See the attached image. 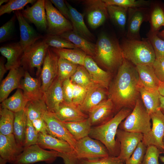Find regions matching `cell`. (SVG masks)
<instances>
[{
  "label": "cell",
  "instance_id": "31",
  "mask_svg": "<svg viewBox=\"0 0 164 164\" xmlns=\"http://www.w3.org/2000/svg\"><path fill=\"white\" fill-rule=\"evenodd\" d=\"M138 77V84L150 88L158 89L160 81L157 77L152 66H135Z\"/></svg>",
  "mask_w": 164,
  "mask_h": 164
},
{
  "label": "cell",
  "instance_id": "18",
  "mask_svg": "<svg viewBox=\"0 0 164 164\" xmlns=\"http://www.w3.org/2000/svg\"><path fill=\"white\" fill-rule=\"evenodd\" d=\"M115 113L113 103L109 98L93 108L88 113L92 126L100 125L107 122Z\"/></svg>",
  "mask_w": 164,
  "mask_h": 164
},
{
  "label": "cell",
  "instance_id": "12",
  "mask_svg": "<svg viewBox=\"0 0 164 164\" xmlns=\"http://www.w3.org/2000/svg\"><path fill=\"white\" fill-rule=\"evenodd\" d=\"M83 2L87 22L92 29L101 26L109 17L107 6L102 0H86Z\"/></svg>",
  "mask_w": 164,
  "mask_h": 164
},
{
  "label": "cell",
  "instance_id": "37",
  "mask_svg": "<svg viewBox=\"0 0 164 164\" xmlns=\"http://www.w3.org/2000/svg\"><path fill=\"white\" fill-rule=\"evenodd\" d=\"M27 116L31 121L40 118H43L48 111L43 98L29 101L25 109Z\"/></svg>",
  "mask_w": 164,
  "mask_h": 164
},
{
  "label": "cell",
  "instance_id": "43",
  "mask_svg": "<svg viewBox=\"0 0 164 164\" xmlns=\"http://www.w3.org/2000/svg\"><path fill=\"white\" fill-rule=\"evenodd\" d=\"M107 6L115 5L126 8L148 7L151 5V2L144 0H102Z\"/></svg>",
  "mask_w": 164,
  "mask_h": 164
},
{
  "label": "cell",
  "instance_id": "62",
  "mask_svg": "<svg viewBox=\"0 0 164 164\" xmlns=\"http://www.w3.org/2000/svg\"><path fill=\"white\" fill-rule=\"evenodd\" d=\"M159 34L162 37L164 38V33H162L160 32Z\"/></svg>",
  "mask_w": 164,
  "mask_h": 164
},
{
  "label": "cell",
  "instance_id": "58",
  "mask_svg": "<svg viewBox=\"0 0 164 164\" xmlns=\"http://www.w3.org/2000/svg\"><path fill=\"white\" fill-rule=\"evenodd\" d=\"M158 90L160 95L164 97V83L160 81Z\"/></svg>",
  "mask_w": 164,
  "mask_h": 164
},
{
  "label": "cell",
  "instance_id": "56",
  "mask_svg": "<svg viewBox=\"0 0 164 164\" xmlns=\"http://www.w3.org/2000/svg\"><path fill=\"white\" fill-rule=\"evenodd\" d=\"M58 157L61 158L64 164H77L78 159L76 156L74 151L72 153H58Z\"/></svg>",
  "mask_w": 164,
  "mask_h": 164
},
{
  "label": "cell",
  "instance_id": "59",
  "mask_svg": "<svg viewBox=\"0 0 164 164\" xmlns=\"http://www.w3.org/2000/svg\"><path fill=\"white\" fill-rule=\"evenodd\" d=\"M160 110L164 115V97L160 95Z\"/></svg>",
  "mask_w": 164,
  "mask_h": 164
},
{
  "label": "cell",
  "instance_id": "45",
  "mask_svg": "<svg viewBox=\"0 0 164 164\" xmlns=\"http://www.w3.org/2000/svg\"><path fill=\"white\" fill-rule=\"evenodd\" d=\"M147 36L153 48L156 58H164V40L160 38L157 33L150 31Z\"/></svg>",
  "mask_w": 164,
  "mask_h": 164
},
{
  "label": "cell",
  "instance_id": "11",
  "mask_svg": "<svg viewBox=\"0 0 164 164\" xmlns=\"http://www.w3.org/2000/svg\"><path fill=\"white\" fill-rule=\"evenodd\" d=\"M150 11L149 7L128 8L126 38L141 39L139 34L140 27L143 22L149 21Z\"/></svg>",
  "mask_w": 164,
  "mask_h": 164
},
{
  "label": "cell",
  "instance_id": "47",
  "mask_svg": "<svg viewBox=\"0 0 164 164\" xmlns=\"http://www.w3.org/2000/svg\"><path fill=\"white\" fill-rule=\"evenodd\" d=\"M38 134L33 125L32 121L27 117L23 146L24 149L31 145L37 144Z\"/></svg>",
  "mask_w": 164,
  "mask_h": 164
},
{
  "label": "cell",
  "instance_id": "20",
  "mask_svg": "<svg viewBox=\"0 0 164 164\" xmlns=\"http://www.w3.org/2000/svg\"><path fill=\"white\" fill-rule=\"evenodd\" d=\"M25 70L21 67L12 69L6 77L2 81L0 86V102L7 98L10 93L15 89H21V79Z\"/></svg>",
  "mask_w": 164,
  "mask_h": 164
},
{
  "label": "cell",
  "instance_id": "40",
  "mask_svg": "<svg viewBox=\"0 0 164 164\" xmlns=\"http://www.w3.org/2000/svg\"><path fill=\"white\" fill-rule=\"evenodd\" d=\"M150 31L157 33L160 28L164 26V11L160 6L157 5L150 7Z\"/></svg>",
  "mask_w": 164,
  "mask_h": 164
},
{
  "label": "cell",
  "instance_id": "6",
  "mask_svg": "<svg viewBox=\"0 0 164 164\" xmlns=\"http://www.w3.org/2000/svg\"><path fill=\"white\" fill-rule=\"evenodd\" d=\"M49 47L43 40L35 42L24 51L21 67L29 72L36 68V75H38L41 72V67Z\"/></svg>",
  "mask_w": 164,
  "mask_h": 164
},
{
  "label": "cell",
  "instance_id": "28",
  "mask_svg": "<svg viewBox=\"0 0 164 164\" xmlns=\"http://www.w3.org/2000/svg\"><path fill=\"white\" fill-rule=\"evenodd\" d=\"M106 89L98 84L87 90L85 98L79 107L84 113H88L94 108L106 100Z\"/></svg>",
  "mask_w": 164,
  "mask_h": 164
},
{
  "label": "cell",
  "instance_id": "16",
  "mask_svg": "<svg viewBox=\"0 0 164 164\" xmlns=\"http://www.w3.org/2000/svg\"><path fill=\"white\" fill-rule=\"evenodd\" d=\"M45 0H38L30 7L21 11L25 19L33 24L38 29L46 31L47 24L45 7Z\"/></svg>",
  "mask_w": 164,
  "mask_h": 164
},
{
  "label": "cell",
  "instance_id": "42",
  "mask_svg": "<svg viewBox=\"0 0 164 164\" xmlns=\"http://www.w3.org/2000/svg\"><path fill=\"white\" fill-rule=\"evenodd\" d=\"M43 40L49 46L57 48L78 49L71 42L60 36L47 34Z\"/></svg>",
  "mask_w": 164,
  "mask_h": 164
},
{
  "label": "cell",
  "instance_id": "21",
  "mask_svg": "<svg viewBox=\"0 0 164 164\" xmlns=\"http://www.w3.org/2000/svg\"><path fill=\"white\" fill-rule=\"evenodd\" d=\"M52 113L63 122L81 121L88 118V115L82 112L78 107L64 101L60 104L57 109Z\"/></svg>",
  "mask_w": 164,
  "mask_h": 164
},
{
  "label": "cell",
  "instance_id": "61",
  "mask_svg": "<svg viewBox=\"0 0 164 164\" xmlns=\"http://www.w3.org/2000/svg\"><path fill=\"white\" fill-rule=\"evenodd\" d=\"M163 149L164 152V147H163ZM161 161L164 163V156H160L159 157Z\"/></svg>",
  "mask_w": 164,
  "mask_h": 164
},
{
  "label": "cell",
  "instance_id": "22",
  "mask_svg": "<svg viewBox=\"0 0 164 164\" xmlns=\"http://www.w3.org/2000/svg\"><path fill=\"white\" fill-rule=\"evenodd\" d=\"M24 49L19 41L8 44L0 47L1 55L7 60L5 64L8 70L21 67Z\"/></svg>",
  "mask_w": 164,
  "mask_h": 164
},
{
  "label": "cell",
  "instance_id": "19",
  "mask_svg": "<svg viewBox=\"0 0 164 164\" xmlns=\"http://www.w3.org/2000/svg\"><path fill=\"white\" fill-rule=\"evenodd\" d=\"M15 13L19 27L20 40L19 41L24 51L40 39L43 38V36L38 33L29 24L20 11H15Z\"/></svg>",
  "mask_w": 164,
  "mask_h": 164
},
{
  "label": "cell",
  "instance_id": "25",
  "mask_svg": "<svg viewBox=\"0 0 164 164\" xmlns=\"http://www.w3.org/2000/svg\"><path fill=\"white\" fill-rule=\"evenodd\" d=\"M21 84L23 94L29 101L43 98L44 93L39 79L31 76L27 71L25 70Z\"/></svg>",
  "mask_w": 164,
  "mask_h": 164
},
{
  "label": "cell",
  "instance_id": "48",
  "mask_svg": "<svg viewBox=\"0 0 164 164\" xmlns=\"http://www.w3.org/2000/svg\"><path fill=\"white\" fill-rule=\"evenodd\" d=\"M162 152L155 146L147 147L145 153L141 164H159V158Z\"/></svg>",
  "mask_w": 164,
  "mask_h": 164
},
{
  "label": "cell",
  "instance_id": "57",
  "mask_svg": "<svg viewBox=\"0 0 164 164\" xmlns=\"http://www.w3.org/2000/svg\"><path fill=\"white\" fill-rule=\"evenodd\" d=\"M7 70L5 64H4V59L1 57L0 59V81L2 80L3 77L6 73Z\"/></svg>",
  "mask_w": 164,
  "mask_h": 164
},
{
  "label": "cell",
  "instance_id": "26",
  "mask_svg": "<svg viewBox=\"0 0 164 164\" xmlns=\"http://www.w3.org/2000/svg\"><path fill=\"white\" fill-rule=\"evenodd\" d=\"M37 144L43 149H51L59 153H68L74 152L68 142L48 134L39 133Z\"/></svg>",
  "mask_w": 164,
  "mask_h": 164
},
{
  "label": "cell",
  "instance_id": "23",
  "mask_svg": "<svg viewBox=\"0 0 164 164\" xmlns=\"http://www.w3.org/2000/svg\"><path fill=\"white\" fill-rule=\"evenodd\" d=\"M62 82L57 76L44 93L43 98L49 112H53L64 101L62 89Z\"/></svg>",
  "mask_w": 164,
  "mask_h": 164
},
{
  "label": "cell",
  "instance_id": "24",
  "mask_svg": "<svg viewBox=\"0 0 164 164\" xmlns=\"http://www.w3.org/2000/svg\"><path fill=\"white\" fill-rule=\"evenodd\" d=\"M84 67L95 83L108 89L111 78L109 72L101 69L93 58L88 55L85 59Z\"/></svg>",
  "mask_w": 164,
  "mask_h": 164
},
{
  "label": "cell",
  "instance_id": "50",
  "mask_svg": "<svg viewBox=\"0 0 164 164\" xmlns=\"http://www.w3.org/2000/svg\"><path fill=\"white\" fill-rule=\"evenodd\" d=\"M146 149V146L140 142L130 157L125 161V164H141Z\"/></svg>",
  "mask_w": 164,
  "mask_h": 164
},
{
  "label": "cell",
  "instance_id": "41",
  "mask_svg": "<svg viewBox=\"0 0 164 164\" xmlns=\"http://www.w3.org/2000/svg\"><path fill=\"white\" fill-rule=\"evenodd\" d=\"M78 66L65 59L59 57L57 77L62 82L70 79L75 72Z\"/></svg>",
  "mask_w": 164,
  "mask_h": 164
},
{
  "label": "cell",
  "instance_id": "33",
  "mask_svg": "<svg viewBox=\"0 0 164 164\" xmlns=\"http://www.w3.org/2000/svg\"><path fill=\"white\" fill-rule=\"evenodd\" d=\"M29 101L24 95L22 90L19 88L12 95L1 102V108L15 113L25 110Z\"/></svg>",
  "mask_w": 164,
  "mask_h": 164
},
{
  "label": "cell",
  "instance_id": "14",
  "mask_svg": "<svg viewBox=\"0 0 164 164\" xmlns=\"http://www.w3.org/2000/svg\"><path fill=\"white\" fill-rule=\"evenodd\" d=\"M59 57L49 47L46 52L41 72V87L43 93L57 77Z\"/></svg>",
  "mask_w": 164,
  "mask_h": 164
},
{
  "label": "cell",
  "instance_id": "7",
  "mask_svg": "<svg viewBox=\"0 0 164 164\" xmlns=\"http://www.w3.org/2000/svg\"><path fill=\"white\" fill-rule=\"evenodd\" d=\"M74 151L78 159H94L110 155L102 143L89 136L77 141Z\"/></svg>",
  "mask_w": 164,
  "mask_h": 164
},
{
  "label": "cell",
  "instance_id": "36",
  "mask_svg": "<svg viewBox=\"0 0 164 164\" xmlns=\"http://www.w3.org/2000/svg\"><path fill=\"white\" fill-rule=\"evenodd\" d=\"M108 17L117 27L124 30L127 23L128 8L115 5L107 6Z\"/></svg>",
  "mask_w": 164,
  "mask_h": 164
},
{
  "label": "cell",
  "instance_id": "64",
  "mask_svg": "<svg viewBox=\"0 0 164 164\" xmlns=\"http://www.w3.org/2000/svg\"><path fill=\"white\" fill-rule=\"evenodd\" d=\"M160 32L162 33H164V29H163L162 31Z\"/></svg>",
  "mask_w": 164,
  "mask_h": 164
},
{
  "label": "cell",
  "instance_id": "17",
  "mask_svg": "<svg viewBox=\"0 0 164 164\" xmlns=\"http://www.w3.org/2000/svg\"><path fill=\"white\" fill-rule=\"evenodd\" d=\"M24 149L23 147L18 144L13 134L4 135L0 133V159L13 164Z\"/></svg>",
  "mask_w": 164,
  "mask_h": 164
},
{
  "label": "cell",
  "instance_id": "35",
  "mask_svg": "<svg viewBox=\"0 0 164 164\" xmlns=\"http://www.w3.org/2000/svg\"><path fill=\"white\" fill-rule=\"evenodd\" d=\"M59 57L78 65L84 66L86 53L79 49L57 48L50 47Z\"/></svg>",
  "mask_w": 164,
  "mask_h": 164
},
{
  "label": "cell",
  "instance_id": "3",
  "mask_svg": "<svg viewBox=\"0 0 164 164\" xmlns=\"http://www.w3.org/2000/svg\"><path fill=\"white\" fill-rule=\"evenodd\" d=\"M95 45L94 58L96 61L108 70L118 69L124 57L118 40L103 33L98 38Z\"/></svg>",
  "mask_w": 164,
  "mask_h": 164
},
{
  "label": "cell",
  "instance_id": "49",
  "mask_svg": "<svg viewBox=\"0 0 164 164\" xmlns=\"http://www.w3.org/2000/svg\"><path fill=\"white\" fill-rule=\"evenodd\" d=\"M77 164H125L118 157L109 156L94 159H78Z\"/></svg>",
  "mask_w": 164,
  "mask_h": 164
},
{
  "label": "cell",
  "instance_id": "8",
  "mask_svg": "<svg viewBox=\"0 0 164 164\" xmlns=\"http://www.w3.org/2000/svg\"><path fill=\"white\" fill-rule=\"evenodd\" d=\"M45 7L47 34L60 36L66 32L73 30L70 21L53 6L50 0H45Z\"/></svg>",
  "mask_w": 164,
  "mask_h": 164
},
{
  "label": "cell",
  "instance_id": "52",
  "mask_svg": "<svg viewBox=\"0 0 164 164\" xmlns=\"http://www.w3.org/2000/svg\"><path fill=\"white\" fill-rule=\"evenodd\" d=\"M73 85L70 79L64 80L62 84V89L64 100L66 102L72 103Z\"/></svg>",
  "mask_w": 164,
  "mask_h": 164
},
{
  "label": "cell",
  "instance_id": "2",
  "mask_svg": "<svg viewBox=\"0 0 164 164\" xmlns=\"http://www.w3.org/2000/svg\"><path fill=\"white\" fill-rule=\"evenodd\" d=\"M132 111L129 108L121 109L106 123L92 126L89 136L102 143L107 149L110 155L118 157L120 149L119 144L115 139L117 131L120 124Z\"/></svg>",
  "mask_w": 164,
  "mask_h": 164
},
{
  "label": "cell",
  "instance_id": "44",
  "mask_svg": "<svg viewBox=\"0 0 164 164\" xmlns=\"http://www.w3.org/2000/svg\"><path fill=\"white\" fill-rule=\"evenodd\" d=\"M35 0H10L0 7V16L5 14H10L13 11H20L28 4H34Z\"/></svg>",
  "mask_w": 164,
  "mask_h": 164
},
{
  "label": "cell",
  "instance_id": "63",
  "mask_svg": "<svg viewBox=\"0 0 164 164\" xmlns=\"http://www.w3.org/2000/svg\"><path fill=\"white\" fill-rule=\"evenodd\" d=\"M162 142H163V145H164V135H163V138H162Z\"/></svg>",
  "mask_w": 164,
  "mask_h": 164
},
{
  "label": "cell",
  "instance_id": "4",
  "mask_svg": "<svg viewBox=\"0 0 164 164\" xmlns=\"http://www.w3.org/2000/svg\"><path fill=\"white\" fill-rule=\"evenodd\" d=\"M123 57L135 66H152L155 59L153 48L148 39L125 38L120 44Z\"/></svg>",
  "mask_w": 164,
  "mask_h": 164
},
{
  "label": "cell",
  "instance_id": "32",
  "mask_svg": "<svg viewBox=\"0 0 164 164\" xmlns=\"http://www.w3.org/2000/svg\"><path fill=\"white\" fill-rule=\"evenodd\" d=\"M62 122L77 141L89 136L92 127L89 118L81 121Z\"/></svg>",
  "mask_w": 164,
  "mask_h": 164
},
{
  "label": "cell",
  "instance_id": "60",
  "mask_svg": "<svg viewBox=\"0 0 164 164\" xmlns=\"http://www.w3.org/2000/svg\"><path fill=\"white\" fill-rule=\"evenodd\" d=\"M8 0H0V6L2 5L4 3H7L9 2Z\"/></svg>",
  "mask_w": 164,
  "mask_h": 164
},
{
  "label": "cell",
  "instance_id": "51",
  "mask_svg": "<svg viewBox=\"0 0 164 164\" xmlns=\"http://www.w3.org/2000/svg\"><path fill=\"white\" fill-rule=\"evenodd\" d=\"M73 85L72 103L79 107L83 101L87 90L80 86Z\"/></svg>",
  "mask_w": 164,
  "mask_h": 164
},
{
  "label": "cell",
  "instance_id": "10",
  "mask_svg": "<svg viewBox=\"0 0 164 164\" xmlns=\"http://www.w3.org/2000/svg\"><path fill=\"white\" fill-rule=\"evenodd\" d=\"M152 122L150 130L143 135L142 142L147 147L156 146L162 153H164L162 138L164 134V115L160 109L150 114Z\"/></svg>",
  "mask_w": 164,
  "mask_h": 164
},
{
  "label": "cell",
  "instance_id": "53",
  "mask_svg": "<svg viewBox=\"0 0 164 164\" xmlns=\"http://www.w3.org/2000/svg\"><path fill=\"white\" fill-rule=\"evenodd\" d=\"M152 66L158 79L164 83V58H156Z\"/></svg>",
  "mask_w": 164,
  "mask_h": 164
},
{
  "label": "cell",
  "instance_id": "5",
  "mask_svg": "<svg viewBox=\"0 0 164 164\" xmlns=\"http://www.w3.org/2000/svg\"><path fill=\"white\" fill-rule=\"evenodd\" d=\"M150 114L138 98L129 115L120 124L118 128L125 131L142 134L148 133L151 128Z\"/></svg>",
  "mask_w": 164,
  "mask_h": 164
},
{
  "label": "cell",
  "instance_id": "39",
  "mask_svg": "<svg viewBox=\"0 0 164 164\" xmlns=\"http://www.w3.org/2000/svg\"><path fill=\"white\" fill-rule=\"evenodd\" d=\"M0 116V133L4 135L13 134L15 113L1 108Z\"/></svg>",
  "mask_w": 164,
  "mask_h": 164
},
{
  "label": "cell",
  "instance_id": "55",
  "mask_svg": "<svg viewBox=\"0 0 164 164\" xmlns=\"http://www.w3.org/2000/svg\"><path fill=\"white\" fill-rule=\"evenodd\" d=\"M32 122L33 125L38 133L48 134L47 127L43 118L34 120Z\"/></svg>",
  "mask_w": 164,
  "mask_h": 164
},
{
  "label": "cell",
  "instance_id": "29",
  "mask_svg": "<svg viewBox=\"0 0 164 164\" xmlns=\"http://www.w3.org/2000/svg\"><path fill=\"white\" fill-rule=\"evenodd\" d=\"M138 89L142 101L149 114L160 109V95L158 89L146 87L138 83Z\"/></svg>",
  "mask_w": 164,
  "mask_h": 164
},
{
  "label": "cell",
  "instance_id": "13",
  "mask_svg": "<svg viewBox=\"0 0 164 164\" xmlns=\"http://www.w3.org/2000/svg\"><path fill=\"white\" fill-rule=\"evenodd\" d=\"M143 137L142 134L128 132L118 128L116 136L120 145V152L118 157L125 162L142 142Z\"/></svg>",
  "mask_w": 164,
  "mask_h": 164
},
{
  "label": "cell",
  "instance_id": "27",
  "mask_svg": "<svg viewBox=\"0 0 164 164\" xmlns=\"http://www.w3.org/2000/svg\"><path fill=\"white\" fill-rule=\"evenodd\" d=\"M65 2L69 9L70 20L73 27V31L76 33L90 41L94 40L93 35L88 29L84 20V15L79 12L66 1Z\"/></svg>",
  "mask_w": 164,
  "mask_h": 164
},
{
  "label": "cell",
  "instance_id": "30",
  "mask_svg": "<svg viewBox=\"0 0 164 164\" xmlns=\"http://www.w3.org/2000/svg\"><path fill=\"white\" fill-rule=\"evenodd\" d=\"M60 36L71 42L78 49L93 58L95 53V44L91 43L75 33L73 30L66 32Z\"/></svg>",
  "mask_w": 164,
  "mask_h": 164
},
{
  "label": "cell",
  "instance_id": "46",
  "mask_svg": "<svg viewBox=\"0 0 164 164\" xmlns=\"http://www.w3.org/2000/svg\"><path fill=\"white\" fill-rule=\"evenodd\" d=\"M16 17L13 16L0 27V43L9 40L12 36L15 29Z\"/></svg>",
  "mask_w": 164,
  "mask_h": 164
},
{
  "label": "cell",
  "instance_id": "54",
  "mask_svg": "<svg viewBox=\"0 0 164 164\" xmlns=\"http://www.w3.org/2000/svg\"><path fill=\"white\" fill-rule=\"evenodd\" d=\"M50 1L60 13L67 19L70 20L69 12L65 1L63 0H50Z\"/></svg>",
  "mask_w": 164,
  "mask_h": 164
},
{
  "label": "cell",
  "instance_id": "38",
  "mask_svg": "<svg viewBox=\"0 0 164 164\" xmlns=\"http://www.w3.org/2000/svg\"><path fill=\"white\" fill-rule=\"evenodd\" d=\"M73 84L89 90L97 84L92 80L85 67L78 65L75 73L70 78Z\"/></svg>",
  "mask_w": 164,
  "mask_h": 164
},
{
  "label": "cell",
  "instance_id": "15",
  "mask_svg": "<svg viewBox=\"0 0 164 164\" xmlns=\"http://www.w3.org/2000/svg\"><path fill=\"white\" fill-rule=\"evenodd\" d=\"M43 118L47 127L48 134L66 141L74 150L77 141L70 133L63 122L52 113L49 111L45 114Z\"/></svg>",
  "mask_w": 164,
  "mask_h": 164
},
{
  "label": "cell",
  "instance_id": "9",
  "mask_svg": "<svg viewBox=\"0 0 164 164\" xmlns=\"http://www.w3.org/2000/svg\"><path fill=\"white\" fill-rule=\"evenodd\" d=\"M58 153L53 150H45L38 144H35L24 149L13 164H32L41 162L51 163L58 157Z\"/></svg>",
  "mask_w": 164,
  "mask_h": 164
},
{
  "label": "cell",
  "instance_id": "34",
  "mask_svg": "<svg viewBox=\"0 0 164 164\" xmlns=\"http://www.w3.org/2000/svg\"><path fill=\"white\" fill-rule=\"evenodd\" d=\"M27 116L25 110L15 113L13 134L17 143L23 147Z\"/></svg>",
  "mask_w": 164,
  "mask_h": 164
},
{
  "label": "cell",
  "instance_id": "1",
  "mask_svg": "<svg viewBox=\"0 0 164 164\" xmlns=\"http://www.w3.org/2000/svg\"><path fill=\"white\" fill-rule=\"evenodd\" d=\"M138 81L136 67L124 58L108 94V98L113 103L115 113L124 108L133 109L139 98Z\"/></svg>",
  "mask_w": 164,
  "mask_h": 164
}]
</instances>
